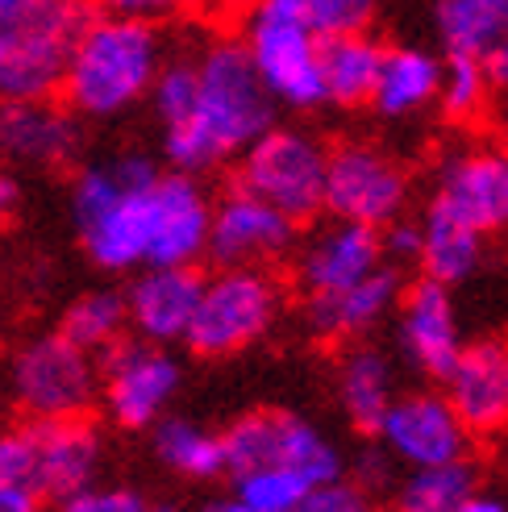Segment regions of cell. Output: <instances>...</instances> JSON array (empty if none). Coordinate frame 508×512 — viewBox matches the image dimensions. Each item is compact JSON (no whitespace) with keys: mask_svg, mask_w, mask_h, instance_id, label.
Masks as SVG:
<instances>
[{"mask_svg":"<svg viewBox=\"0 0 508 512\" xmlns=\"http://www.w3.org/2000/svg\"><path fill=\"white\" fill-rule=\"evenodd\" d=\"M275 125V100L250 67L242 42H213L196 55V100L184 121L163 130V155L175 171L196 175L263 138Z\"/></svg>","mask_w":508,"mask_h":512,"instance_id":"6da1fadb","label":"cell"},{"mask_svg":"<svg viewBox=\"0 0 508 512\" xmlns=\"http://www.w3.org/2000/svg\"><path fill=\"white\" fill-rule=\"evenodd\" d=\"M159 67L163 42L155 21L92 13L80 38L71 42L59 92L75 117H121L146 100Z\"/></svg>","mask_w":508,"mask_h":512,"instance_id":"7a4b0ae2","label":"cell"},{"mask_svg":"<svg viewBox=\"0 0 508 512\" xmlns=\"http://www.w3.org/2000/svg\"><path fill=\"white\" fill-rule=\"evenodd\" d=\"M242 50L275 105L317 109L321 96V34L300 0H254L242 25Z\"/></svg>","mask_w":508,"mask_h":512,"instance_id":"3957f363","label":"cell"},{"mask_svg":"<svg viewBox=\"0 0 508 512\" xmlns=\"http://www.w3.org/2000/svg\"><path fill=\"white\" fill-rule=\"evenodd\" d=\"M92 17V0H38L0 21V105L46 100L63 84L71 42Z\"/></svg>","mask_w":508,"mask_h":512,"instance_id":"277c9868","label":"cell"},{"mask_svg":"<svg viewBox=\"0 0 508 512\" xmlns=\"http://www.w3.org/2000/svg\"><path fill=\"white\" fill-rule=\"evenodd\" d=\"M284 288L263 267H221L200 284V300L188 325V350L200 358H230L250 350L279 317Z\"/></svg>","mask_w":508,"mask_h":512,"instance_id":"5b68a950","label":"cell"},{"mask_svg":"<svg viewBox=\"0 0 508 512\" xmlns=\"http://www.w3.org/2000/svg\"><path fill=\"white\" fill-rule=\"evenodd\" d=\"M221 450H225V475L275 467L300 475L309 488L346 475L342 450L313 421L288 413V408H254V413L238 417L221 433Z\"/></svg>","mask_w":508,"mask_h":512,"instance_id":"8992f818","label":"cell"},{"mask_svg":"<svg viewBox=\"0 0 508 512\" xmlns=\"http://www.w3.org/2000/svg\"><path fill=\"white\" fill-rule=\"evenodd\" d=\"M100 392L96 354L55 334L30 338L9 363V396L25 421H59L88 417Z\"/></svg>","mask_w":508,"mask_h":512,"instance_id":"52a82bcc","label":"cell"},{"mask_svg":"<svg viewBox=\"0 0 508 512\" xmlns=\"http://www.w3.org/2000/svg\"><path fill=\"white\" fill-rule=\"evenodd\" d=\"M71 217L84 250L105 271L146 267V188L125 192L109 163L84 167L71 184Z\"/></svg>","mask_w":508,"mask_h":512,"instance_id":"ba28073f","label":"cell"},{"mask_svg":"<svg viewBox=\"0 0 508 512\" xmlns=\"http://www.w3.org/2000/svg\"><path fill=\"white\" fill-rule=\"evenodd\" d=\"M325 155L329 150H321L309 134L271 125L263 138H254L242 150L238 188L267 200L271 209L292 217L296 225L313 221L325 196Z\"/></svg>","mask_w":508,"mask_h":512,"instance_id":"9c48e42d","label":"cell"},{"mask_svg":"<svg viewBox=\"0 0 508 512\" xmlns=\"http://www.w3.org/2000/svg\"><path fill=\"white\" fill-rule=\"evenodd\" d=\"M180 383H184V371L167 346L121 338L117 346L105 350L96 396L105 400V413L113 425L138 433L167 417V404L180 392Z\"/></svg>","mask_w":508,"mask_h":512,"instance_id":"30bf717a","label":"cell"},{"mask_svg":"<svg viewBox=\"0 0 508 512\" xmlns=\"http://www.w3.org/2000/svg\"><path fill=\"white\" fill-rule=\"evenodd\" d=\"M404 204H409V175L384 150L354 142V146H338L325 155L321 209L334 213V221L384 229L400 221Z\"/></svg>","mask_w":508,"mask_h":512,"instance_id":"8fae6325","label":"cell"},{"mask_svg":"<svg viewBox=\"0 0 508 512\" xmlns=\"http://www.w3.org/2000/svg\"><path fill=\"white\" fill-rule=\"evenodd\" d=\"M375 442L400 471H417L463 463L471 450V433L454 417L442 392H396L392 408L375 429Z\"/></svg>","mask_w":508,"mask_h":512,"instance_id":"7c38bea8","label":"cell"},{"mask_svg":"<svg viewBox=\"0 0 508 512\" xmlns=\"http://www.w3.org/2000/svg\"><path fill=\"white\" fill-rule=\"evenodd\" d=\"M213 204L196 175L167 171L146 188V267H196L209 250Z\"/></svg>","mask_w":508,"mask_h":512,"instance_id":"4fadbf2b","label":"cell"},{"mask_svg":"<svg viewBox=\"0 0 508 512\" xmlns=\"http://www.w3.org/2000/svg\"><path fill=\"white\" fill-rule=\"evenodd\" d=\"M429 209L475 229L479 238L508 225V150L471 146L450 155L438 171Z\"/></svg>","mask_w":508,"mask_h":512,"instance_id":"5bb4252c","label":"cell"},{"mask_svg":"<svg viewBox=\"0 0 508 512\" xmlns=\"http://www.w3.org/2000/svg\"><path fill=\"white\" fill-rule=\"evenodd\" d=\"M296 242V221L246 188L225 192L209 217V250L217 267H267Z\"/></svg>","mask_w":508,"mask_h":512,"instance_id":"9a60e30c","label":"cell"},{"mask_svg":"<svg viewBox=\"0 0 508 512\" xmlns=\"http://www.w3.org/2000/svg\"><path fill=\"white\" fill-rule=\"evenodd\" d=\"M396 342L404 363L417 367L425 379H446V371L454 367V358L467 346L463 329H459V313H454L450 288L434 284V279H417L413 288H404L396 300Z\"/></svg>","mask_w":508,"mask_h":512,"instance_id":"2e32d148","label":"cell"},{"mask_svg":"<svg viewBox=\"0 0 508 512\" xmlns=\"http://www.w3.org/2000/svg\"><path fill=\"white\" fill-rule=\"evenodd\" d=\"M34 450V492L42 500H63L71 492L96 483L100 471V429L88 417H59V421H25Z\"/></svg>","mask_w":508,"mask_h":512,"instance_id":"e0dca14e","label":"cell"},{"mask_svg":"<svg viewBox=\"0 0 508 512\" xmlns=\"http://www.w3.org/2000/svg\"><path fill=\"white\" fill-rule=\"evenodd\" d=\"M379 267H384L379 229L354 225V221H334L304 242L300 259H296V279H300L304 300H313V296H329V292L359 284V279H367Z\"/></svg>","mask_w":508,"mask_h":512,"instance_id":"ac0fdd59","label":"cell"},{"mask_svg":"<svg viewBox=\"0 0 508 512\" xmlns=\"http://www.w3.org/2000/svg\"><path fill=\"white\" fill-rule=\"evenodd\" d=\"M80 117L67 105L46 100H9L0 105V155L34 167H67L80 155Z\"/></svg>","mask_w":508,"mask_h":512,"instance_id":"d6986e66","label":"cell"},{"mask_svg":"<svg viewBox=\"0 0 508 512\" xmlns=\"http://www.w3.org/2000/svg\"><path fill=\"white\" fill-rule=\"evenodd\" d=\"M200 284H205V275L196 267H146L125 292L130 329L155 346L184 342L200 300Z\"/></svg>","mask_w":508,"mask_h":512,"instance_id":"ffe728a7","label":"cell"},{"mask_svg":"<svg viewBox=\"0 0 508 512\" xmlns=\"http://www.w3.org/2000/svg\"><path fill=\"white\" fill-rule=\"evenodd\" d=\"M442 396L467 433H496L508 425V375H504V342L463 346L454 367L442 379Z\"/></svg>","mask_w":508,"mask_h":512,"instance_id":"44dd1931","label":"cell"},{"mask_svg":"<svg viewBox=\"0 0 508 512\" xmlns=\"http://www.w3.org/2000/svg\"><path fill=\"white\" fill-rule=\"evenodd\" d=\"M400 292H404L400 267L384 263L379 271H371L367 279H359V284H350L342 292L304 300V317H309V329L321 342H354V338L371 334V329L396 309Z\"/></svg>","mask_w":508,"mask_h":512,"instance_id":"7402d4cb","label":"cell"},{"mask_svg":"<svg viewBox=\"0 0 508 512\" xmlns=\"http://www.w3.org/2000/svg\"><path fill=\"white\" fill-rule=\"evenodd\" d=\"M334 388H338V404H342L346 421L359 433H367V438H375L379 421H384V413L396 400L392 358L384 350H375V346H350L338 358Z\"/></svg>","mask_w":508,"mask_h":512,"instance_id":"603a6c76","label":"cell"},{"mask_svg":"<svg viewBox=\"0 0 508 512\" xmlns=\"http://www.w3.org/2000/svg\"><path fill=\"white\" fill-rule=\"evenodd\" d=\"M438 80H442V59H434L429 50L384 46L371 88V109H379V117H413L429 100H438Z\"/></svg>","mask_w":508,"mask_h":512,"instance_id":"cb8c5ba5","label":"cell"},{"mask_svg":"<svg viewBox=\"0 0 508 512\" xmlns=\"http://www.w3.org/2000/svg\"><path fill=\"white\" fill-rule=\"evenodd\" d=\"M379 59H384V46L367 34L321 38V96H325V105H338V109L371 105Z\"/></svg>","mask_w":508,"mask_h":512,"instance_id":"d4e9b609","label":"cell"},{"mask_svg":"<svg viewBox=\"0 0 508 512\" xmlns=\"http://www.w3.org/2000/svg\"><path fill=\"white\" fill-rule=\"evenodd\" d=\"M434 21L446 55L484 63L508 38V0H438Z\"/></svg>","mask_w":508,"mask_h":512,"instance_id":"484cf974","label":"cell"},{"mask_svg":"<svg viewBox=\"0 0 508 512\" xmlns=\"http://www.w3.org/2000/svg\"><path fill=\"white\" fill-rule=\"evenodd\" d=\"M150 442H155L159 463L184 479L209 483L225 475V450H221V433L196 425L188 417H163L150 425Z\"/></svg>","mask_w":508,"mask_h":512,"instance_id":"4316f807","label":"cell"},{"mask_svg":"<svg viewBox=\"0 0 508 512\" xmlns=\"http://www.w3.org/2000/svg\"><path fill=\"white\" fill-rule=\"evenodd\" d=\"M479 259H484V238H479L475 229L450 221V217H442L434 209L425 213V221H421V254H417L425 279H434V284H442V288H454L479 267Z\"/></svg>","mask_w":508,"mask_h":512,"instance_id":"83f0119b","label":"cell"},{"mask_svg":"<svg viewBox=\"0 0 508 512\" xmlns=\"http://www.w3.org/2000/svg\"><path fill=\"white\" fill-rule=\"evenodd\" d=\"M475 488V467L467 463H442V467H417L400 471L392 488V512H454Z\"/></svg>","mask_w":508,"mask_h":512,"instance_id":"f1b7e54d","label":"cell"},{"mask_svg":"<svg viewBox=\"0 0 508 512\" xmlns=\"http://www.w3.org/2000/svg\"><path fill=\"white\" fill-rule=\"evenodd\" d=\"M125 329H130L125 296L113 288H96V292H84L80 300L67 304L59 334L88 354H105L109 346H117L125 338Z\"/></svg>","mask_w":508,"mask_h":512,"instance_id":"f546056e","label":"cell"},{"mask_svg":"<svg viewBox=\"0 0 508 512\" xmlns=\"http://www.w3.org/2000/svg\"><path fill=\"white\" fill-rule=\"evenodd\" d=\"M488 71L479 59H463V55H446L442 63V80H438V100L442 113L450 121H475L488 105Z\"/></svg>","mask_w":508,"mask_h":512,"instance_id":"4dcf8cb0","label":"cell"},{"mask_svg":"<svg viewBox=\"0 0 508 512\" xmlns=\"http://www.w3.org/2000/svg\"><path fill=\"white\" fill-rule=\"evenodd\" d=\"M234 479V496L259 512H296L300 500L313 488L292 471H275V467H259V471H242L230 475Z\"/></svg>","mask_w":508,"mask_h":512,"instance_id":"1f68e13d","label":"cell"},{"mask_svg":"<svg viewBox=\"0 0 508 512\" xmlns=\"http://www.w3.org/2000/svg\"><path fill=\"white\" fill-rule=\"evenodd\" d=\"M309 9L313 25L321 38L334 34H367V25L375 17V0H300Z\"/></svg>","mask_w":508,"mask_h":512,"instance_id":"d6a6232c","label":"cell"},{"mask_svg":"<svg viewBox=\"0 0 508 512\" xmlns=\"http://www.w3.org/2000/svg\"><path fill=\"white\" fill-rule=\"evenodd\" d=\"M296 512H379V508H375V496L363 492L350 475H338L329 483H317V488L300 500Z\"/></svg>","mask_w":508,"mask_h":512,"instance_id":"836d02e7","label":"cell"},{"mask_svg":"<svg viewBox=\"0 0 508 512\" xmlns=\"http://www.w3.org/2000/svg\"><path fill=\"white\" fill-rule=\"evenodd\" d=\"M0 488L34 492V450H30V429L25 425L0 429Z\"/></svg>","mask_w":508,"mask_h":512,"instance_id":"e575fe53","label":"cell"},{"mask_svg":"<svg viewBox=\"0 0 508 512\" xmlns=\"http://www.w3.org/2000/svg\"><path fill=\"white\" fill-rule=\"evenodd\" d=\"M146 500L130 488H109V483H88V488L55 500V512H138Z\"/></svg>","mask_w":508,"mask_h":512,"instance_id":"d590c367","label":"cell"},{"mask_svg":"<svg viewBox=\"0 0 508 512\" xmlns=\"http://www.w3.org/2000/svg\"><path fill=\"white\" fill-rule=\"evenodd\" d=\"M346 475L359 483L363 492H371V496H379V492H392L396 488V479H400V467L392 463V458L384 454V450H367L359 463L354 467H346Z\"/></svg>","mask_w":508,"mask_h":512,"instance_id":"8d00e7d4","label":"cell"},{"mask_svg":"<svg viewBox=\"0 0 508 512\" xmlns=\"http://www.w3.org/2000/svg\"><path fill=\"white\" fill-rule=\"evenodd\" d=\"M379 246H384V263L388 267L417 263V254H421V225L392 221V225L379 229Z\"/></svg>","mask_w":508,"mask_h":512,"instance_id":"74e56055","label":"cell"},{"mask_svg":"<svg viewBox=\"0 0 508 512\" xmlns=\"http://www.w3.org/2000/svg\"><path fill=\"white\" fill-rule=\"evenodd\" d=\"M105 13H121V17H142V21H159V17H171L188 9L192 0H92Z\"/></svg>","mask_w":508,"mask_h":512,"instance_id":"f35d334b","label":"cell"},{"mask_svg":"<svg viewBox=\"0 0 508 512\" xmlns=\"http://www.w3.org/2000/svg\"><path fill=\"white\" fill-rule=\"evenodd\" d=\"M0 512H46V500L30 488H0Z\"/></svg>","mask_w":508,"mask_h":512,"instance_id":"ab89813d","label":"cell"},{"mask_svg":"<svg viewBox=\"0 0 508 512\" xmlns=\"http://www.w3.org/2000/svg\"><path fill=\"white\" fill-rule=\"evenodd\" d=\"M484 71H488V84L492 88H508V38L484 59Z\"/></svg>","mask_w":508,"mask_h":512,"instance_id":"60d3db41","label":"cell"},{"mask_svg":"<svg viewBox=\"0 0 508 512\" xmlns=\"http://www.w3.org/2000/svg\"><path fill=\"white\" fill-rule=\"evenodd\" d=\"M454 512H508V508H504V504H500L496 496H484V492H471V496H467V500H463L459 508H454Z\"/></svg>","mask_w":508,"mask_h":512,"instance_id":"b9f144b4","label":"cell"},{"mask_svg":"<svg viewBox=\"0 0 508 512\" xmlns=\"http://www.w3.org/2000/svg\"><path fill=\"white\" fill-rule=\"evenodd\" d=\"M200 512H259V508H250V504H242L234 492L230 496H221V500H209L205 508H200Z\"/></svg>","mask_w":508,"mask_h":512,"instance_id":"7bdbcfd3","label":"cell"},{"mask_svg":"<svg viewBox=\"0 0 508 512\" xmlns=\"http://www.w3.org/2000/svg\"><path fill=\"white\" fill-rule=\"evenodd\" d=\"M13 204H17V184H13L9 175H0V221L13 213Z\"/></svg>","mask_w":508,"mask_h":512,"instance_id":"ee69618b","label":"cell"},{"mask_svg":"<svg viewBox=\"0 0 508 512\" xmlns=\"http://www.w3.org/2000/svg\"><path fill=\"white\" fill-rule=\"evenodd\" d=\"M138 512H180V508H175V504H142Z\"/></svg>","mask_w":508,"mask_h":512,"instance_id":"f6af8a7d","label":"cell"},{"mask_svg":"<svg viewBox=\"0 0 508 512\" xmlns=\"http://www.w3.org/2000/svg\"><path fill=\"white\" fill-rule=\"evenodd\" d=\"M504 375H508V342H504Z\"/></svg>","mask_w":508,"mask_h":512,"instance_id":"bcb514c9","label":"cell"},{"mask_svg":"<svg viewBox=\"0 0 508 512\" xmlns=\"http://www.w3.org/2000/svg\"><path fill=\"white\" fill-rule=\"evenodd\" d=\"M0 159H5V155H0Z\"/></svg>","mask_w":508,"mask_h":512,"instance_id":"7dc6e473","label":"cell"}]
</instances>
